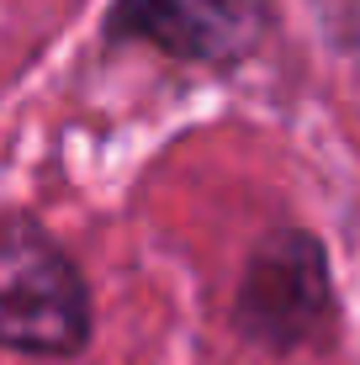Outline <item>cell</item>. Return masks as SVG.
<instances>
[{"label":"cell","mask_w":360,"mask_h":365,"mask_svg":"<svg viewBox=\"0 0 360 365\" xmlns=\"http://www.w3.org/2000/svg\"><path fill=\"white\" fill-rule=\"evenodd\" d=\"M329 270L324 249L307 233H276L254 249L250 275L239 286V323L244 334L292 349L329 323Z\"/></svg>","instance_id":"cell-2"},{"label":"cell","mask_w":360,"mask_h":365,"mask_svg":"<svg viewBox=\"0 0 360 365\" xmlns=\"http://www.w3.org/2000/svg\"><path fill=\"white\" fill-rule=\"evenodd\" d=\"M318 11H324L329 32L339 37L344 48H355V53H360V0H318Z\"/></svg>","instance_id":"cell-4"},{"label":"cell","mask_w":360,"mask_h":365,"mask_svg":"<svg viewBox=\"0 0 360 365\" xmlns=\"http://www.w3.org/2000/svg\"><path fill=\"white\" fill-rule=\"evenodd\" d=\"M111 37L154 43L185 64H239L259 37L254 0H117Z\"/></svg>","instance_id":"cell-3"},{"label":"cell","mask_w":360,"mask_h":365,"mask_svg":"<svg viewBox=\"0 0 360 365\" xmlns=\"http://www.w3.org/2000/svg\"><path fill=\"white\" fill-rule=\"evenodd\" d=\"M0 329L21 355L64 360L91 339V297L80 270L43 228L11 217L6 255H0Z\"/></svg>","instance_id":"cell-1"}]
</instances>
